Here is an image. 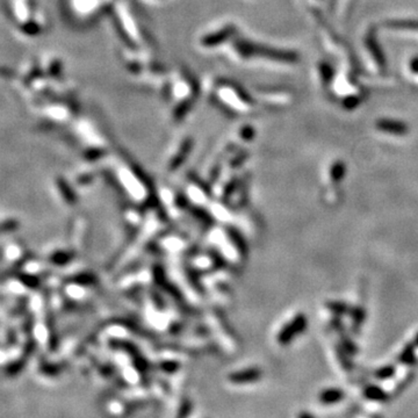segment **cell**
Returning <instances> with one entry per match:
<instances>
[{
	"instance_id": "cell-1",
	"label": "cell",
	"mask_w": 418,
	"mask_h": 418,
	"mask_svg": "<svg viewBox=\"0 0 418 418\" xmlns=\"http://www.w3.org/2000/svg\"><path fill=\"white\" fill-rule=\"evenodd\" d=\"M307 325H308V319H307L305 315H296V316H295L288 324H286V326H284V329L280 331L278 341L280 342L282 345H286V344H288L290 341H293L296 336L302 334L303 331L307 329Z\"/></svg>"
},
{
	"instance_id": "cell-2",
	"label": "cell",
	"mask_w": 418,
	"mask_h": 418,
	"mask_svg": "<svg viewBox=\"0 0 418 418\" xmlns=\"http://www.w3.org/2000/svg\"><path fill=\"white\" fill-rule=\"evenodd\" d=\"M363 395L366 400L378 403H386L391 399V395L378 384H368L364 388Z\"/></svg>"
},
{
	"instance_id": "cell-3",
	"label": "cell",
	"mask_w": 418,
	"mask_h": 418,
	"mask_svg": "<svg viewBox=\"0 0 418 418\" xmlns=\"http://www.w3.org/2000/svg\"><path fill=\"white\" fill-rule=\"evenodd\" d=\"M345 397V393L339 388H327L321 392L318 399L322 404H336L339 403Z\"/></svg>"
},
{
	"instance_id": "cell-4",
	"label": "cell",
	"mask_w": 418,
	"mask_h": 418,
	"mask_svg": "<svg viewBox=\"0 0 418 418\" xmlns=\"http://www.w3.org/2000/svg\"><path fill=\"white\" fill-rule=\"evenodd\" d=\"M416 344L411 342L408 343L407 345L403 347V350L401 351V353L397 356V362L405 366H413L417 363V356H416Z\"/></svg>"
},
{
	"instance_id": "cell-5",
	"label": "cell",
	"mask_w": 418,
	"mask_h": 418,
	"mask_svg": "<svg viewBox=\"0 0 418 418\" xmlns=\"http://www.w3.org/2000/svg\"><path fill=\"white\" fill-rule=\"evenodd\" d=\"M348 315L352 319V327L358 334L366 319V310H365L364 306H354L351 307V311Z\"/></svg>"
},
{
	"instance_id": "cell-6",
	"label": "cell",
	"mask_w": 418,
	"mask_h": 418,
	"mask_svg": "<svg viewBox=\"0 0 418 418\" xmlns=\"http://www.w3.org/2000/svg\"><path fill=\"white\" fill-rule=\"evenodd\" d=\"M379 128L383 132L391 133V134H396V135H403L407 133V126L402 122H397V121H389V120H382L380 121Z\"/></svg>"
},
{
	"instance_id": "cell-7",
	"label": "cell",
	"mask_w": 418,
	"mask_h": 418,
	"mask_svg": "<svg viewBox=\"0 0 418 418\" xmlns=\"http://www.w3.org/2000/svg\"><path fill=\"white\" fill-rule=\"evenodd\" d=\"M325 307L327 310L331 311L334 316H344V315L350 314L351 311V307L343 301H327Z\"/></svg>"
},
{
	"instance_id": "cell-8",
	"label": "cell",
	"mask_w": 418,
	"mask_h": 418,
	"mask_svg": "<svg viewBox=\"0 0 418 418\" xmlns=\"http://www.w3.org/2000/svg\"><path fill=\"white\" fill-rule=\"evenodd\" d=\"M396 366L395 365H384V366L378 368L374 372V378L376 380H389L392 378H394L396 374Z\"/></svg>"
},
{
	"instance_id": "cell-9",
	"label": "cell",
	"mask_w": 418,
	"mask_h": 418,
	"mask_svg": "<svg viewBox=\"0 0 418 418\" xmlns=\"http://www.w3.org/2000/svg\"><path fill=\"white\" fill-rule=\"evenodd\" d=\"M346 173V165L343 162H336L330 170V177L334 183L342 182Z\"/></svg>"
},
{
	"instance_id": "cell-10",
	"label": "cell",
	"mask_w": 418,
	"mask_h": 418,
	"mask_svg": "<svg viewBox=\"0 0 418 418\" xmlns=\"http://www.w3.org/2000/svg\"><path fill=\"white\" fill-rule=\"evenodd\" d=\"M348 355H351V354H348L347 352L344 350L343 346H338L337 347V358L339 360V363H341L344 370L351 371L352 368H353V364L351 363V360H350V358H348Z\"/></svg>"
},
{
	"instance_id": "cell-11",
	"label": "cell",
	"mask_w": 418,
	"mask_h": 418,
	"mask_svg": "<svg viewBox=\"0 0 418 418\" xmlns=\"http://www.w3.org/2000/svg\"><path fill=\"white\" fill-rule=\"evenodd\" d=\"M341 337H342V341H341L342 346L344 347V350H345L348 354L355 355L356 353H358L359 348L350 337H347V336H345V334H343V333L341 335Z\"/></svg>"
},
{
	"instance_id": "cell-12",
	"label": "cell",
	"mask_w": 418,
	"mask_h": 418,
	"mask_svg": "<svg viewBox=\"0 0 418 418\" xmlns=\"http://www.w3.org/2000/svg\"><path fill=\"white\" fill-rule=\"evenodd\" d=\"M413 378H415V375H413L412 373H409V374L405 376L404 379H402L400 381V383L396 384L395 388H394V392H393V395L397 396V395H400L402 392H404L405 389L410 386Z\"/></svg>"
},
{
	"instance_id": "cell-13",
	"label": "cell",
	"mask_w": 418,
	"mask_h": 418,
	"mask_svg": "<svg viewBox=\"0 0 418 418\" xmlns=\"http://www.w3.org/2000/svg\"><path fill=\"white\" fill-rule=\"evenodd\" d=\"M331 324H333L334 329L336 331H338V333H343L344 330V325H343V322L341 319V316H335L333 319H331Z\"/></svg>"
},
{
	"instance_id": "cell-14",
	"label": "cell",
	"mask_w": 418,
	"mask_h": 418,
	"mask_svg": "<svg viewBox=\"0 0 418 418\" xmlns=\"http://www.w3.org/2000/svg\"><path fill=\"white\" fill-rule=\"evenodd\" d=\"M411 68H412L413 71L418 72V58H415V59L412 61V62H411Z\"/></svg>"
},
{
	"instance_id": "cell-15",
	"label": "cell",
	"mask_w": 418,
	"mask_h": 418,
	"mask_svg": "<svg viewBox=\"0 0 418 418\" xmlns=\"http://www.w3.org/2000/svg\"><path fill=\"white\" fill-rule=\"evenodd\" d=\"M413 343L416 344V346L418 347V333L416 334V336H415V338H413Z\"/></svg>"
}]
</instances>
